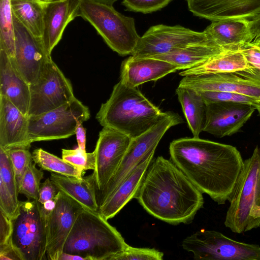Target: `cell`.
<instances>
[{
	"instance_id": "obj_18",
	"label": "cell",
	"mask_w": 260,
	"mask_h": 260,
	"mask_svg": "<svg viewBox=\"0 0 260 260\" xmlns=\"http://www.w3.org/2000/svg\"><path fill=\"white\" fill-rule=\"evenodd\" d=\"M189 10L200 18L215 21L250 20L260 13V0H187Z\"/></svg>"
},
{
	"instance_id": "obj_42",
	"label": "cell",
	"mask_w": 260,
	"mask_h": 260,
	"mask_svg": "<svg viewBox=\"0 0 260 260\" xmlns=\"http://www.w3.org/2000/svg\"><path fill=\"white\" fill-rule=\"evenodd\" d=\"M249 20L251 43L260 47V13Z\"/></svg>"
},
{
	"instance_id": "obj_21",
	"label": "cell",
	"mask_w": 260,
	"mask_h": 260,
	"mask_svg": "<svg viewBox=\"0 0 260 260\" xmlns=\"http://www.w3.org/2000/svg\"><path fill=\"white\" fill-rule=\"evenodd\" d=\"M179 70V67L165 60L152 57L131 56L121 66L120 81L133 87L151 81H156Z\"/></svg>"
},
{
	"instance_id": "obj_44",
	"label": "cell",
	"mask_w": 260,
	"mask_h": 260,
	"mask_svg": "<svg viewBox=\"0 0 260 260\" xmlns=\"http://www.w3.org/2000/svg\"><path fill=\"white\" fill-rule=\"evenodd\" d=\"M250 215L254 221L256 229L260 227V205H253Z\"/></svg>"
},
{
	"instance_id": "obj_20",
	"label": "cell",
	"mask_w": 260,
	"mask_h": 260,
	"mask_svg": "<svg viewBox=\"0 0 260 260\" xmlns=\"http://www.w3.org/2000/svg\"><path fill=\"white\" fill-rule=\"evenodd\" d=\"M28 116L6 97L0 95V148L29 149Z\"/></svg>"
},
{
	"instance_id": "obj_7",
	"label": "cell",
	"mask_w": 260,
	"mask_h": 260,
	"mask_svg": "<svg viewBox=\"0 0 260 260\" xmlns=\"http://www.w3.org/2000/svg\"><path fill=\"white\" fill-rule=\"evenodd\" d=\"M13 222L12 242L22 260L47 258L46 212L38 201H20L18 215Z\"/></svg>"
},
{
	"instance_id": "obj_9",
	"label": "cell",
	"mask_w": 260,
	"mask_h": 260,
	"mask_svg": "<svg viewBox=\"0 0 260 260\" xmlns=\"http://www.w3.org/2000/svg\"><path fill=\"white\" fill-rule=\"evenodd\" d=\"M90 117L87 107L75 97L68 103L40 115L28 116V134L31 143L69 138Z\"/></svg>"
},
{
	"instance_id": "obj_31",
	"label": "cell",
	"mask_w": 260,
	"mask_h": 260,
	"mask_svg": "<svg viewBox=\"0 0 260 260\" xmlns=\"http://www.w3.org/2000/svg\"><path fill=\"white\" fill-rule=\"evenodd\" d=\"M32 154L34 162L42 170L79 179L85 174V172L42 148L35 149Z\"/></svg>"
},
{
	"instance_id": "obj_30",
	"label": "cell",
	"mask_w": 260,
	"mask_h": 260,
	"mask_svg": "<svg viewBox=\"0 0 260 260\" xmlns=\"http://www.w3.org/2000/svg\"><path fill=\"white\" fill-rule=\"evenodd\" d=\"M13 15L34 36L42 37L44 4L36 0H10Z\"/></svg>"
},
{
	"instance_id": "obj_33",
	"label": "cell",
	"mask_w": 260,
	"mask_h": 260,
	"mask_svg": "<svg viewBox=\"0 0 260 260\" xmlns=\"http://www.w3.org/2000/svg\"><path fill=\"white\" fill-rule=\"evenodd\" d=\"M31 162L27 167L19 189V193L23 194L28 199L38 200L41 181L43 178L44 173Z\"/></svg>"
},
{
	"instance_id": "obj_5",
	"label": "cell",
	"mask_w": 260,
	"mask_h": 260,
	"mask_svg": "<svg viewBox=\"0 0 260 260\" xmlns=\"http://www.w3.org/2000/svg\"><path fill=\"white\" fill-rule=\"evenodd\" d=\"M79 16L89 22L114 51L132 54L141 37L134 19L117 12L112 5L91 0H81Z\"/></svg>"
},
{
	"instance_id": "obj_27",
	"label": "cell",
	"mask_w": 260,
	"mask_h": 260,
	"mask_svg": "<svg viewBox=\"0 0 260 260\" xmlns=\"http://www.w3.org/2000/svg\"><path fill=\"white\" fill-rule=\"evenodd\" d=\"M18 194L11 159L7 151L0 148V210L12 220L19 213Z\"/></svg>"
},
{
	"instance_id": "obj_15",
	"label": "cell",
	"mask_w": 260,
	"mask_h": 260,
	"mask_svg": "<svg viewBox=\"0 0 260 260\" xmlns=\"http://www.w3.org/2000/svg\"><path fill=\"white\" fill-rule=\"evenodd\" d=\"M179 86L198 91H229L251 97L260 102V79L247 70L234 72L184 76Z\"/></svg>"
},
{
	"instance_id": "obj_47",
	"label": "cell",
	"mask_w": 260,
	"mask_h": 260,
	"mask_svg": "<svg viewBox=\"0 0 260 260\" xmlns=\"http://www.w3.org/2000/svg\"><path fill=\"white\" fill-rule=\"evenodd\" d=\"M36 1L42 3L43 4H46L51 2L53 0H36Z\"/></svg>"
},
{
	"instance_id": "obj_12",
	"label": "cell",
	"mask_w": 260,
	"mask_h": 260,
	"mask_svg": "<svg viewBox=\"0 0 260 260\" xmlns=\"http://www.w3.org/2000/svg\"><path fill=\"white\" fill-rule=\"evenodd\" d=\"M208 40L204 31H196L179 25L158 24L150 27L141 37L131 55L135 58L150 57Z\"/></svg>"
},
{
	"instance_id": "obj_23",
	"label": "cell",
	"mask_w": 260,
	"mask_h": 260,
	"mask_svg": "<svg viewBox=\"0 0 260 260\" xmlns=\"http://www.w3.org/2000/svg\"><path fill=\"white\" fill-rule=\"evenodd\" d=\"M153 156L154 154L144 159L99 206V212L106 219L114 217L130 200L134 199Z\"/></svg>"
},
{
	"instance_id": "obj_14",
	"label": "cell",
	"mask_w": 260,
	"mask_h": 260,
	"mask_svg": "<svg viewBox=\"0 0 260 260\" xmlns=\"http://www.w3.org/2000/svg\"><path fill=\"white\" fill-rule=\"evenodd\" d=\"M132 139L127 135L103 127L94 150L95 166L92 173L96 189L102 191L117 171Z\"/></svg>"
},
{
	"instance_id": "obj_3",
	"label": "cell",
	"mask_w": 260,
	"mask_h": 260,
	"mask_svg": "<svg viewBox=\"0 0 260 260\" xmlns=\"http://www.w3.org/2000/svg\"><path fill=\"white\" fill-rule=\"evenodd\" d=\"M137 88L120 80L103 103L96 118L103 127L122 133L132 139L151 128L165 114Z\"/></svg>"
},
{
	"instance_id": "obj_17",
	"label": "cell",
	"mask_w": 260,
	"mask_h": 260,
	"mask_svg": "<svg viewBox=\"0 0 260 260\" xmlns=\"http://www.w3.org/2000/svg\"><path fill=\"white\" fill-rule=\"evenodd\" d=\"M204 131L218 138L237 133L256 110L255 106L234 102L206 103Z\"/></svg>"
},
{
	"instance_id": "obj_45",
	"label": "cell",
	"mask_w": 260,
	"mask_h": 260,
	"mask_svg": "<svg viewBox=\"0 0 260 260\" xmlns=\"http://www.w3.org/2000/svg\"><path fill=\"white\" fill-rule=\"evenodd\" d=\"M59 260H85V259L83 257L78 255L63 252Z\"/></svg>"
},
{
	"instance_id": "obj_43",
	"label": "cell",
	"mask_w": 260,
	"mask_h": 260,
	"mask_svg": "<svg viewBox=\"0 0 260 260\" xmlns=\"http://www.w3.org/2000/svg\"><path fill=\"white\" fill-rule=\"evenodd\" d=\"M75 135L78 147L82 150L86 151V130L82 124H80L77 126Z\"/></svg>"
},
{
	"instance_id": "obj_38",
	"label": "cell",
	"mask_w": 260,
	"mask_h": 260,
	"mask_svg": "<svg viewBox=\"0 0 260 260\" xmlns=\"http://www.w3.org/2000/svg\"><path fill=\"white\" fill-rule=\"evenodd\" d=\"M172 0H123L122 4L127 10L143 14L161 9Z\"/></svg>"
},
{
	"instance_id": "obj_46",
	"label": "cell",
	"mask_w": 260,
	"mask_h": 260,
	"mask_svg": "<svg viewBox=\"0 0 260 260\" xmlns=\"http://www.w3.org/2000/svg\"><path fill=\"white\" fill-rule=\"evenodd\" d=\"M98 3L107 4L109 5H113V4L117 0H91Z\"/></svg>"
},
{
	"instance_id": "obj_34",
	"label": "cell",
	"mask_w": 260,
	"mask_h": 260,
	"mask_svg": "<svg viewBox=\"0 0 260 260\" xmlns=\"http://www.w3.org/2000/svg\"><path fill=\"white\" fill-rule=\"evenodd\" d=\"M62 158L80 171L94 170L95 166L94 152L87 153L78 147L75 149H62Z\"/></svg>"
},
{
	"instance_id": "obj_48",
	"label": "cell",
	"mask_w": 260,
	"mask_h": 260,
	"mask_svg": "<svg viewBox=\"0 0 260 260\" xmlns=\"http://www.w3.org/2000/svg\"><path fill=\"white\" fill-rule=\"evenodd\" d=\"M256 110L258 111V115L260 116V104L256 106Z\"/></svg>"
},
{
	"instance_id": "obj_26",
	"label": "cell",
	"mask_w": 260,
	"mask_h": 260,
	"mask_svg": "<svg viewBox=\"0 0 260 260\" xmlns=\"http://www.w3.org/2000/svg\"><path fill=\"white\" fill-rule=\"evenodd\" d=\"M228 51L208 40L150 57L167 61L178 66L179 70H185L201 65Z\"/></svg>"
},
{
	"instance_id": "obj_40",
	"label": "cell",
	"mask_w": 260,
	"mask_h": 260,
	"mask_svg": "<svg viewBox=\"0 0 260 260\" xmlns=\"http://www.w3.org/2000/svg\"><path fill=\"white\" fill-rule=\"evenodd\" d=\"M13 222L0 210V248L12 243Z\"/></svg>"
},
{
	"instance_id": "obj_37",
	"label": "cell",
	"mask_w": 260,
	"mask_h": 260,
	"mask_svg": "<svg viewBox=\"0 0 260 260\" xmlns=\"http://www.w3.org/2000/svg\"><path fill=\"white\" fill-rule=\"evenodd\" d=\"M164 253L155 248H137L128 245L111 260H162Z\"/></svg>"
},
{
	"instance_id": "obj_19",
	"label": "cell",
	"mask_w": 260,
	"mask_h": 260,
	"mask_svg": "<svg viewBox=\"0 0 260 260\" xmlns=\"http://www.w3.org/2000/svg\"><path fill=\"white\" fill-rule=\"evenodd\" d=\"M81 0H53L44 4L42 39L48 54L61 40L67 25L79 16Z\"/></svg>"
},
{
	"instance_id": "obj_41",
	"label": "cell",
	"mask_w": 260,
	"mask_h": 260,
	"mask_svg": "<svg viewBox=\"0 0 260 260\" xmlns=\"http://www.w3.org/2000/svg\"><path fill=\"white\" fill-rule=\"evenodd\" d=\"M59 191V189L51 181L50 178L46 179L41 184L38 201L42 204L54 200Z\"/></svg>"
},
{
	"instance_id": "obj_1",
	"label": "cell",
	"mask_w": 260,
	"mask_h": 260,
	"mask_svg": "<svg viewBox=\"0 0 260 260\" xmlns=\"http://www.w3.org/2000/svg\"><path fill=\"white\" fill-rule=\"evenodd\" d=\"M171 160L203 193L218 205L229 201L244 160L236 147L199 138L170 144Z\"/></svg>"
},
{
	"instance_id": "obj_25",
	"label": "cell",
	"mask_w": 260,
	"mask_h": 260,
	"mask_svg": "<svg viewBox=\"0 0 260 260\" xmlns=\"http://www.w3.org/2000/svg\"><path fill=\"white\" fill-rule=\"evenodd\" d=\"M50 178L60 191L77 202L84 209L99 212L96 187L92 174L79 179L52 173Z\"/></svg>"
},
{
	"instance_id": "obj_36",
	"label": "cell",
	"mask_w": 260,
	"mask_h": 260,
	"mask_svg": "<svg viewBox=\"0 0 260 260\" xmlns=\"http://www.w3.org/2000/svg\"><path fill=\"white\" fill-rule=\"evenodd\" d=\"M198 92L201 95L205 103L234 102L249 104L255 107L260 104V102L251 97L232 92L220 91Z\"/></svg>"
},
{
	"instance_id": "obj_11",
	"label": "cell",
	"mask_w": 260,
	"mask_h": 260,
	"mask_svg": "<svg viewBox=\"0 0 260 260\" xmlns=\"http://www.w3.org/2000/svg\"><path fill=\"white\" fill-rule=\"evenodd\" d=\"M28 116L56 109L75 98L72 86L50 57L38 79L30 84Z\"/></svg>"
},
{
	"instance_id": "obj_6",
	"label": "cell",
	"mask_w": 260,
	"mask_h": 260,
	"mask_svg": "<svg viewBox=\"0 0 260 260\" xmlns=\"http://www.w3.org/2000/svg\"><path fill=\"white\" fill-rule=\"evenodd\" d=\"M224 224L237 234L255 229L250 215L253 205H260V147L244 160L234 191L230 199Z\"/></svg>"
},
{
	"instance_id": "obj_10",
	"label": "cell",
	"mask_w": 260,
	"mask_h": 260,
	"mask_svg": "<svg viewBox=\"0 0 260 260\" xmlns=\"http://www.w3.org/2000/svg\"><path fill=\"white\" fill-rule=\"evenodd\" d=\"M182 246L195 259L260 260L259 245L239 242L216 231H198L185 238Z\"/></svg>"
},
{
	"instance_id": "obj_22",
	"label": "cell",
	"mask_w": 260,
	"mask_h": 260,
	"mask_svg": "<svg viewBox=\"0 0 260 260\" xmlns=\"http://www.w3.org/2000/svg\"><path fill=\"white\" fill-rule=\"evenodd\" d=\"M29 86L13 58L0 49V95L7 98L26 115L30 102Z\"/></svg>"
},
{
	"instance_id": "obj_16",
	"label": "cell",
	"mask_w": 260,
	"mask_h": 260,
	"mask_svg": "<svg viewBox=\"0 0 260 260\" xmlns=\"http://www.w3.org/2000/svg\"><path fill=\"white\" fill-rule=\"evenodd\" d=\"M15 35V55L17 69L30 84L38 79L51 55L47 52L42 38L32 35L13 15Z\"/></svg>"
},
{
	"instance_id": "obj_13",
	"label": "cell",
	"mask_w": 260,
	"mask_h": 260,
	"mask_svg": "<svg viewBox=\"0 0 260 260\" xmlns=\"http://www.w3.org/2000/svg\"><path fill=\"white\" fill-rule=\"evenodd\" d=\"M84 209L77 202L60 191L53 208L46 212L47 259L59 260L69 235Z\"/></svg>"
},
{
	"instance_id": "obj_28",
	"label": "cell",
	"mask_w": 260,
	"mask_h": 260,
	"mask_svg": "<svg viewBox=\"0 0 260 260\" xmlns=\"http://www.w3.org/2000/svg\"><path fill=\"white\" fill-rule=\"evenodd\" d=\"M176 93L193 137L199 138L206 122V103L198 91L190 88L178 86Z\"/></svg>"
},
{
	"instance_id": "obj_2",
	"label": "cell",
	"mask_w": 260,
	"mask_h": 260,
	"mask_svg": "<svg viewBox=\"0 0 260 260\" xmlns=\"http://www.w3.org/2000/svg\"><path fill=\"white\" fill-rule=\"evenodd\" d=\"M134 199L149 214L173 225L191 223L204 203L203 193L161 156L151 161Z\"/></svg>"
},
{
	"instance_id": "obj_32",
	"label": "cell",
	"mask_w": 260,
	"mask_h": 260,
	"mask_svg": "<svg viewBox=\"0 0 260 260\" xmlns=\"http://www.w3.org/2000/svg\"><path fill=\"white\" fill-rule=\"evenodd\" d=\"M0 49L14 57L15 35L10 0H0Z\"/></svg>"
},
{
	"instance_id": "obj_35",
	"label": "cell",
	"mask_w": 260,
	"mask_h": 260,
	"mask_svg": "<svg viewBox=\"0 0 260 260\" xmlns=\"http://www.w3.org/2000/svg\"><path fill=\"white\" fill-rule=\"evenodd\" d=\"M14 169L19 191L23 175L33 161L32 154L29 149L16 148L7 150Z\"/></svg>"
},
{
	"instance_id": "obj_24",
	"label": "cell",
	"mask_w": 260,
	"mask_h": 260,
	"mask_svg": "<svg viewBox=\"0 0 260 260\" xmlns=\"http://www.w3.org/2000/svg\"><path fill=\"white\" fill-rule=\"evenodd\" d=\"M249 20L230 19L212 21L204 31L208 39L228 51L238 50L247 43H251Z\"/></svg>"
},
{
	"instance_id": "obj_4",
	"label": "cell",
	"mask_w": 260,
	"mask_h": 260,
	"mask_svg": "<svg viewBox=\"0 0 260 260\" xmlns=\"http://www.w3.org/2000/svg\"><path fill=\"white\" fill-rule=\"evenodd\" d=\"M99 212L84 209L78 217L63 252L85 260H111L128 245Z\"/></svg>"
},
{
	"instance_id": "obj_8",
	"label": "cell",
	"mask_w": 260,
	"mask_h": 260,
	"mask_svg": "<svg viewBox=\"0 0 260 260\" xmlns=\"http://www.w3.org/2000/svg\"><path fill=\"white\" fill-rule=\"evenodd\" d=\"M183 122L176 113L166 112L149 130L132 139L125 155L116 173L100 192L99 206L112 194L121 182L145 158L154 154L158 144L171 127Z\"/></svg>"
},
{
	"instance_id": "obj_29",
	"label": "cell",
	"mask_w": 260,
	"mask_h": 260,
	"mask_svg": "<svg viewBox=\"0 0 260 260\" xmlns=\"http://www.w3.org/2000/svg\"><path fill=\"white\" fill-rule=\"evenodd\" d=\"M248 69L247 61L241 51H228L206 62L179 73L182 76L211 73L234 72Z\"/></svg>"
},
{
	"instance_id": "obj_39",
	"label": "cell",
	"mask_w": 260,
	"mask_h": 260,
	"mask_svg": "<svg viewBox=\"0 0 260 260\" xmlns=\"http://www.w3.org/2000/svg\"><path fill=\"white\" fill-rule=\"evenodd\" d=\"M239 50L247 61V71L260 79V47L247 43L242 45Z\"/></svg>"
}]
</instances>
